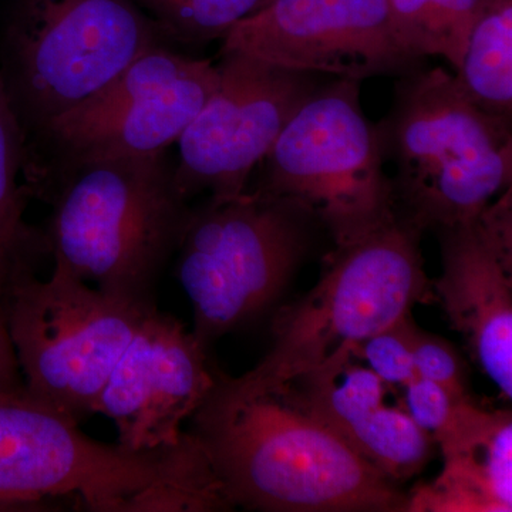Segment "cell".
Segmentation results:
<instances>
[{
    "instance_id": "obj_4",
    "label": "cell",
    "mask_w": 512,
    "mask_h": 512,
    "mask_svg": "<svg viewBox=\"0 0 512 512\" xmlns=\"http://www.w3.org/2000/svg\"><path fill=\"white\" fill-rule=\"evenodd\" d=\"M376 128L396 167L397 218L420 234L476 217L511 188V120L474 106L443 67L400 76Z\"/></svg>"
},
{
    "instance_id": "obj_15",
    "label": "cell",
    "mask_w": 512,
    "mask_h": 512,
    "mask_svg": "<svg viewBox=\"0 0 512 512\" xmlns=\"http://www.w3.org/2000/svg\"><path fill=\"white\" fill-rule=\"evenodd\" d=\"M393 392L362 362L348 360L309 377L299 400L367 463L399 484L429 464L436 443L403 404L387 402Z\"/></svg>"
},
{
    "instance_id": "obj_25",
    "label": "cell",
    "mask_w": 512,
    "mask_h": 512,
    "mask_svg": "<svg viewBox=\"0 0 512 512\" xmlns=\"http://www.w3.org/2000/svg\"><path fill=\"white\" fill-rule=\"evenodd\" d=\"M23 387L25 383H23L18 357L10 339L5 306L0 296V392L20 390Z\"/></svg>"
},
{
    "instance_id": "obj_7",
    "label": "cell",
    "mask_w": 512,
    "mask_h": 512,
    "mask_svg": "<svg viewBox=\"0 0 512 512\" xmlns=\"http://www.w3.org/2000/svg\"><path fill=\"white\" fill-rule=\"evenodd\" d=\"M315 224L296 202L255 190L192 208L178 279L204 348L274 305L308 254Z\"/></svg>"
},
{
    "instance_id": "obj_13",
    "label": "cell",
    "mask_w": 512,
    "mask_h": 512,
    "mask_svg": "<svg viewBox=\"0 0 512 512\" xmlns=\"http://www.w3.org/2000/svg\"><path fill=\"white\" fill-rule=\"evenodd\" d=\"M207 348L174 316L148 309L121 353L94 414L116 424L117 444L134 453L163 450L214 386Z\"/></svg>"
},
{
    "instance_id": "obj_6",
    "label": "cell",
    "mask_w": 512,
    "mask_h": 512,
    "mask_svg": "<svg viewBox=\"0 0 512 512\" xmlns=\"http://www.w3.org/2000/svg\"><path fill=\"white\" fill-rule=\"evenodd\" d=\"M161 45L163 32L134 0H15L0 77L29 138Z\"/></svg>"
},
{
    "instance_id": "obj_1",
    "label": "cell",
    "mask_w": 512,
    "mask_h": 512,
    "mask_svg": "<svg viewBox=\"0 0 512 512\" xmlns=\"http://www.w3.org/2000/svg\"><path fill=\"white\" fill-rule=\"evenodd\" d=\"M188 433L234 507L275 512H407L409 495L296 402L215 372Z\"/></svg>"
},
{
    "instance_id": "obj_22",
    "label": "cell",
    "mask_w": 512,
    "mask_h": 512,
    "mask_svg": "<svg viewBox=\"0 0 512 512\" xmlns=\"http://www.w3.org/2000/svg\"><path fill=\"white\" fill-rule=\"evenodd\" d=\"M397 36L417 59L443 57V39L433 0H387Z\"/></svg>"
},
{
    "instance_id": "obj_12",
    "label": "cell",
    "mask_w": 512,
    "mask_h": 512,
    "mask_svg": "<svg viewBox=\"0 0 512 512\" xmlns=\"http://www.w3.org/2000/svg\"><path fill=\"white\" fill-rule=\"evenodd\" d=\"M229 50L357 82L423 64L397 36L387 0H271L222 39Z\"/></svg>"
},
{
    "instance_id": "obj_24",
    "label": "cell",
    "mask_w": 512,
    "mask_h": 512,
    "mask_svg": "<svg viewBox=\"0 0 512 512\" xmlns=\"http://www.w3.org/2000/svg\"><path fill=\"white\" fill-rule=\"evenodd\" d=\"M480 3L481 0H433L443 39V57L454 70L463 57L468 32Z\"/></svg>"
},
{
    "instance_id": "obj_23",
    "label": "cell",
    "mask_w": 512,
    "mask_h": 512,
    "mask_svg": "<svg viewBox=\"0 0 512 512\" xmlns=\"http://www.w3.org/2000/svg\"><path fill=\"white\" fill-rule=\"evenodd\" d=\"M402 390L404 409L410 414L414 423L431 436V439L446 424L456 404L461 402L440 384L420 376L410 380Z\"/></svg>"
},
{
    "instance_id": "obj_18",
    "label": "cell",
    "mask_w": 512,
    "mask_h": 512,
    "mask_svg": "<svg viewBox=\"0 0 512 512\" xmlns=\"http://www.w3.org/2000/svg\"><path fill=\"white\" fill-rule=\"evenodd\" d=\"M454 72L474 106L512 120V0H481Z\"/></svg>"
},
{
    "instance_id": "obj_9",
    "label": "cell",
    "mask_w": 512,
    "mask_h": 512,
    "mask_svg": "<svg viewBox=\"0 0 512 512\" xmlns=\"http://www.w3.org/2000/svg\"><path fill=\"white\" fill-rule=\"evenodd\" d=\"M218 86L210 60L147 50L107 86L28 138L30 195L93 161L156 156L177 144Z\"/></svg>"
},
{
    "instance_id": "obj_19",
    "label": "cell",
    "mask_w": 512,
    "mask_h": 512,
    "mask_svg": "<svg viewBox=\"0 0 512 512\" xmlns=\"http://www.w3.org/2000/svg\"><path fill=\"white\" fill-rule=\"evenodd\" d=\"M156 22L168 43L205 46L222 40L238 23L271 0H134Z\"/></svg>"
},
{
    "instance_id": "obj_17",
    "label": "cell",
    "mask_w": 512,
    "mask_h": 512,
    "mask_svg": "<svg viewBox=\"0 0 512 512\" xmlns=\"http://www.w3.org/2000/svg\"><path fill=\"white\" fill-rule=\"evenodd\" d=\"M28 160V136L0 77V296L12 282L37 275L49 256L45 232L25 220L32 195L20 178H25Z\"/></svg>"
},
{
    "instance_id": "obj_8",
    "label": "cell",
    "mask_w": 512,
    "mask_h": 512,
    "mask_svg": "<svg viewBox=\"0 0 512 512\" xmlns=\"http://www.w3.org/2000/svg\"><path fill=\"white\" fill-rule=\"evenodd\" d=\"M376 126L360 101V82L320 84L262 161L255 191L301 205L336 247L397 220L392 177Z\"/></svg>"
},
{
    "instance_id": "obj_16",
    "label": "cell",
    "mask_w": 512,
    "mask_h": 512,
    "mask_svg": "<svg viewBox=\"0 0 512 512\" xmlns=\"http://www.w3.org/2000/svg\"><path fill=\"white\" fill-rule=\"evenodd\" d=\"M443 456L440 476L410 491L407 512H510L512 417L473 397L454 407L433 437Z\"/></svg>"
},
{
    "instance_id": "obj_5",
    "label": "cell",
    "mask_w": 512,
    "mask_h": 512,
    "mask_svg": "<svg viewBox=\"0 0 512 512\" xmlns=\"http://www.w3.org/2000/svg\"><path fill=\"white\" fill-rule=\"evenodd\" d=\"M420 232L397 218L326 256L318 284L272 322V346L239 376L254 389H276L389 328L430 301L433 289L420 251Z\"/></svg>"
},
{
    "instance_id": "obj_2",
    "label": "cell",
    "mask_w": 512,
    "mask_h": 512,
    "mask_svg": "<svg viewBox=\"0 0 512 512\" xmlns=\"http://www.w3.org/2000/svg\"><path fill=\"white\" fill-rule=\"evenodd\" d=\"M80 423L26 392H0V507L72 497L92 511H160L195 497L229 510L197 440L134 453L86 436Z\"/></svg>"
},
{
    "instance_id": "obj_14",
    "label": "cell",
    "mask_w": 512,
    "mask_h": 512,
    "mask_svg": "<svg viewBox=\"0 0 512 512\" xmlns=\"http://www.w3.org/2000/svg\"><path fill=\"white\" fill-rule=\"evenodd\" d=\"M436 232L443 272L431 289L470 356L511 402V188L476 217Z\"/></svg>"
},
{
    "instance_id": "obj_10",
    "label": "cell",
    "mask_w": 512,
    "mask_h": 512,
    "mask_svg": "<svg viewBox=\"0 0 512 512\" xmlns=\"http://www.w3.org/2000/svg\"><path fill=\"white\" fill-rule=\"evenodd\" d=\"M26 392L82 423L96 412L111 370L148 309L101 292L53 266L2 293Z\"/></svg>"
},
{
    "instance_id": "obj_3",
    "label": "cell",
    "mask_w": 512,
    "mask_h": 512,
    "mask_svg": "<svg viewBox=\"0 0 512 512\" xmlns=\"http://www.w3.org/2000/svg\"><path fill=\"white\" fill-rule=\"evenodd\" d=\"M36 197L52 207L43 232L53 266L116 298L154 305L192 210L167 153L80 165Z\"/></svg>"
},
{
    "instance_id": "obj_20",
    "label": "cell",
    "mask_w": 512,
    "mask_h": 512,
    "mask_svg": "<svg viewBox=\"0 0 512 512\" xmlns=\"http://www.w3.org/2000/svg\"><path fill=\"white\" fill-rule=\"evenodd\" d=\"M412 313L357 343L352 356L365 363L384 383L402 389L416 377L412 352Z\"/></svg>"
},
{
    "instance_id": "obj_11",
    "label": "cell",
    "mask_w": 512,
    "mask_h": 512,
    "mask_svg": "<svg viewBox=\"0 0 512 512\" xmlns=\"http://www.w3.org/2000/svg\"><path fill=\"white\" fill-rule=\"evenodd\" d=\"M218 86L178 140L175 180L185 200L225 201L248 191L286 124L320 86L319 74L247 53L221 52Z\"/></svg>"
},
{
    "instance_id": "obj_21",
    "label": "cell",
    "mask_w": 512,
    "mask_h": 512,
    "mask_svg": "<svg viewBox=\"0 0 512 512\" xmlns=\"http://www.w3.org/2000/svg\"><path fill=\"white\" fill-rule=\"evenodd\" d=\"M412 352L416 375L440 384L456 399H468L467 367L457 349L440 336L424 332L414 323Z\"/></svg>"
}]
</instances>
